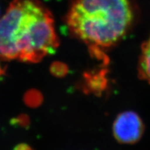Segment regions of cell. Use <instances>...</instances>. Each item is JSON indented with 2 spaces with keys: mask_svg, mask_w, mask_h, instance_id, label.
Wrapping results in <instances>:
<instances>
[{
  "mask_svg": "<svg viewBox=\"0 0 150 150\" xmlns=\"http://www.w3.org/2000/svg\"><path fill=\"white\" fill-rule=\"evenodd\" d=\"M134 20L129 0H74L67 15L73 34L89 46L99 59L127 34Z\"/></svg>",
  "mask_w": 150,
  "mask_h": 150,
  "instance_id": "obj_2",
  "label": "cell"
},
{
  "mask_svg": "<svg viewBox=\"0 0 150 150\" xmlns=\"http://www.w3.org/2000/svg\"><path fill=\"white\" fill-rule=\"evenodd\" d=\"M58 45L52 15L39 0H13L0 19V58L34 63Z\"/></svg>",
  "mask_w": 150,
  "mask_h": 150,
  "instance_id": "obj_1",
  "label": "cell"
},
{
  "mask_svg": "<svg viewBox=\"0 0 150 150\" xmlns=\"http://www.w3.org/2000/svg\"><path fill=\"white\" fill-rule=\"evenodd\" d=\"M42 100L41 95L38 92L35 91H29L25 97V101L29 106H37Z\"/></svg>",
  "mask_w": 150,
  "mask_h": 150,
  "instance_id": "obj_6",
  "label": "cell"
},
{
  "mask_svg": "<svg viewBox=\"0 0 150 150\" xmlns=\"http://www.w3.org/2000/svg\"><path fill=\"white\" fill-rule=\"evenodd\" d=\"M106 73V70H101L88 74L86 78V85L90 91L99 93L106 88L107 84Z\"/></svg>",
  "mask_w": 150,
  "mask_h": 150,
  "instance_id": "obj_5",
  "label": "cell"
},
{
  "mask_svg": "<svg viewBox=\"0 0 150 150\" xmlns=\"http://www.w3.org/2000/svg\"><path fill=\"white\" fill-rule=\"evenodd\" d=\"M143 122L136 112L125 111L117 116L112 126L115 139L122 144H134L139 140L144 133Z\"/></svg>",
  "mask_w": 150,
  "mask_h": 150,
  "instance_id": "obj_3",
  "label": "cell"
},
{
  "mask_svg": "<svg viewBox=\"0 0 150 150\" xmlns=\"http://www.w3.org/2000/svg\"><path fill=\"white\" fill-rule=\"evenodd\" d=\"M138 75L141 79L150 84V36L141 46L138 62Z\"/></svg>",
  "mask_w": 150,
  "mask_h": 150,
  "instance_id": "obj_4",
  "label": "cell"
},
{
  "mask_svg": "<svg viewBox=\"0 0 150 150\" xmlns=\"http://www.w3.org/2000/svg\"><path fill=\"white\" fill-rule=\"evenodd\" d=\"M67 68L65 65L59 62L54 63L51 67V72L56 76H63L67 73Z\"/></svg>",
  "mask_w": 150,
  "mask_h": 150,
  "instance_id": "obj_7",
  "label": "cell"
},
{
  "mask_svg": "<svg viewBox=\"0 0 150 150\" xmlns=\"http://www.w3.org/2000/svg\"><path fill=\"white\" fill-rule=\"evenodd\" d=\"M3 72H4L3 70H1V66H0V76H1V75L3 74Z\"/></svg>",
  "mask_w": 150,
  "mask_h": 150,
  "instance_id": "obj_8",
  "label": "cell"
}]
</instances>
